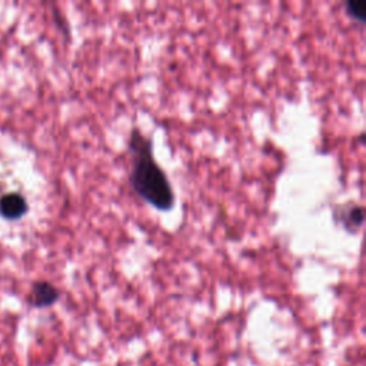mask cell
<instances>
[{"label":"cell","instance_id":"5","mask_svg":"<svg viewBox=\"0 0 366 366\" xmlns=\"http://www.w3.org/2000/svg\"><path fill=\"white\" fill-rule=\"evenodd\" d=\"M346 13L352 19L365 23L366 21V1L365 0H349V1H346Z\"/></svg>","mask_w":366,"mask_h":366},{"label":"cell","instance_id":"1","mask_svg":"<svg viewBox=\"0 0 366 366\" xmlns=\"http://www.w3.org/2000/svg\"><path fill=\"white\" fill-rule=\"evenodd\" d=\"M127 147L132 156L129 182L133 190L153 207L163 212L170 210L174 204V193L166 173L153 156L152 139L140 129L133 127Z\"/></svg>","mask_w":366,"mask_h":366},{"label":"cell","instance_id":"3","mask_svg":"<svg viewBox=\"0 0 366 366\" xmlns=\"http://www.w3.org/2000/svg\"><path fill=\"white\" fill-rule=\"evenodd\" d=\"M335 220L349 233H356L365 222V210L356 203L339 204L333 212Z\"/></svg>","mask_w":366,"mask_h":366},{"label":"cell","instance_id":"4","mask_svg":"<svg viewBox=\"0 0 366 366\" xmlns=\"http://www.w3.org/2000/svg\"><path fill=\"white\" fill-rule=\"evenodd\" d=\"M29 212L26 197L19 192H7L0 196V217L7 222L20 220Z\"/></svg>","mask_w":366,"mask_h":366},{"label":"cell","instance_id":"2","mask_svg":"<svg viewBox=\"0 0 366 366\" xmlns=\"http://www.w3.org/2000/svg\"><path fill=\"white\" fill-rule=\"evenodd\" d=\"M60 299V290L47 280H36L31 283L27 295V303L30 307L46 309L53 306Z\"/></svg>","mask_w":366,"mask_h":366}]
</instances>
